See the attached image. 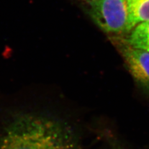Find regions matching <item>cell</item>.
<instances>
[{
	"mask_svg": "<svg viewBox=\"0 0 149 149\" xmlns=\"http://www.w3.org/2000/svg\"><path fill=\"white\" fill-rule=\"evenodd\" d=\"M0 149H81V139L68 121L39 112L14 115L0 135Z\"/></svg>",
	"mask_w": 149,
	"mask_h": 149,
	"instance_id": "1",
	"label": "cell"
},
{
	"mask_svg": "<svg viewBox=\"0 0 149 149\" xmlns=\"http://www.w3.org/2000/svg\"><path fill=\"white\" fill-rule=\"evenodd\" d=\"M83 9L105 33L123 34L127 31L126 0H80Z\"/></svg>",
	"mask_w": 149,
	"mask_h": 149,
	"instance_id": "2",
	"label": "cell"
},
{
	"mask_svg": "<svg viewBox=\"0 0 149 149\" xmlns=\"http://www.w3.org/2000/svg\"><path fill=\"white\" fill-rule=\"evenodd\" d=\"M112 40L134 80L149 95V52L135 48L119 37L114 36Z\"/></svg>",
	"mask_w": 149,
	"mask_h": 149,
	"instance_id": "3",
	"label": "cell"
},
{
	"mask_svg": "<svg viewBox=\"0 0 149 149\" xmlns=\"http://www.w3.org/2000/svg\"><path fill=\"white\" fill-rule=\"evenodd\" d=\"M126 2L129 32L138 24L149 21V0H126Z\"/></svg>",
	"mask_w": 149,
	"mask_h": 149,
	"instance_id": "4",
	"label": "cell"
},
{
	"mask_svg": "<svg viewBox=\"0 0 149 149\" xmlns=\"http://www.w3.org/2000/svg\"><path fill=\"white\" fill-rule=\"evenodd\" d=\"M125 42L135 48L149 52V21L138 24L130 31Z\"/></svg>",
	"mask_w": 149,
	"mask_h": 149,
	"instance_id": "5",
	"label": "cell"
},
{
	"mask_svg": "<svg viewBox=\"0 0 149 149\" xmlns=\"http://www.w3.org/2000/svg\"><path fill=\"white\" fill-rule=\"evenodd\" d=\"M107 139H108L110 149H128L116 137H108Z\"/></svg>",
	"mask_w": 149,
	"mask_h": 149,
	"instance_id": "6",
	"label": "cell"
}]
</instances>
